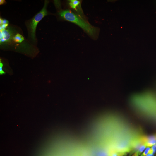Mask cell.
<instances>
[{"label":"cell","mask_w":156,"mask_h":156,"mask_svg":"<svg viewBox=\"0 0 156 156\" xmlns=\"http://www.w3.org/2000/svg\"><path fill=\"white\" fill-rule=\"evenodd\" d=\"M33 98L40 106L53 107L60 101L61 97L55 88L44 84L33 93Z\"/></svg>","instance_id":"cell-3"},{"label":"cell","mask_w":156,"mask_h":156,"mask_svg":"<svg viewBox=\"0 0 156 156\" xmlns=\"http://www.w3.org/2000/svg\"><path fill=\"white\" fill-rule=\"evenodd\" d=\"M148 36L151 41L156 46V27H154L148 32Z\"/></svg>","instance_id":"cell-7"},{"label":"cell","mask_w":156,"mask_h":156,"mask_svg":"<svg viewBox=\"0 0 156 156\" xmlns=\"http://www.w3.org/2000/svg\"><path fill=\"white\" fill-rule=\"evenodd\" d=\"M20 62V59L12 60V61H6L3 62V64H2L1 69H0L1 77L4 75L14 73V70L19 65Z\"/></svg>","instance_id":"cell-4"},{"label":"cell","mask_w":156,"mask_h":156,"mask_svg":"<svg viewBox=\"0 0 156 156\" xmlns=\"http://www.w3.org/2000/svg\"><path fill=\"white\" fill-rule=\"evenodd\" d=\"M1 156H2V155H1Z\"/></svg>","instance_id":"cell-8"},{"label":"cell","mask_w":156,"mask_h":156,"mask_svg":"<svg viewBox=\"0 0 156 156\" xmlns=\"http://www.w3.org/2000/svg\"><path fill=\"white\" fill-rule=\"evenodd\" d=\"M0 9H1V12H4L5 10H7L11 7V6L13 5L12 2L7 1V0H2L0 2Z\"/></svg>","instance_id":"cell-6"},{"label":"cell","mask_w":156,"mask_h":156,"mask_svg":"<svg viewBox=\"0 0 156 156\" xmlns=\"http://www.w3.org/2000/svg\"><path fill=\"white\" fill-rule=\"evenodd\" d=\"M120 5L118 2H113L108 20L80 48L75 56L74 69L77 91L84 101L89 99V77L93 61L109 43L119 36V30L116 25V17Z\"/></svg>","instance_id":"cell-1"},{"label":"cell","mask_w":156,"mask_h":156,"mask_svg":"<svg viewBox=\"0 0 156 156\" xmlns=\"http://www.w3.org/2000/svg\"><path fill=\"white\" fill-rule=\"evenodd\" d=\"M29 78L22 73L4 75L0 80L1 108L19 104L27 99L30 93Z\"/></svg>","instance_id":"cell-2"},{"label":"cell","mask_w":156,"mask_h":156,"mask_svg":"<svg viewBox=\"0 0 156 156\" xmlns=\"http://www.w3.org/2000/svg\"><path fill=\"white\" fill-rule=\"evenodd\" d=\"M20 57V53L14 48H8L5 50V57L4 62L6 61H12V60H18Z\"/></svg>","instance_id":"cell-5"}]
</instances>
